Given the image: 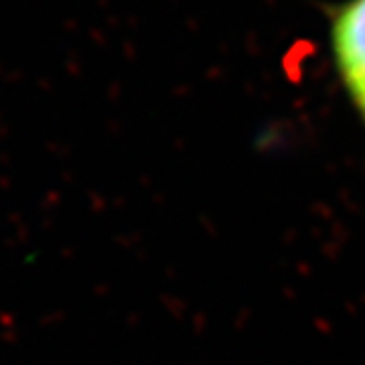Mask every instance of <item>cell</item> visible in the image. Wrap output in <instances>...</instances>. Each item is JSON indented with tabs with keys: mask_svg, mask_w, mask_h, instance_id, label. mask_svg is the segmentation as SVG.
I'll use <instances>...</instances> for the list:
<instances>
[{
	"mask_svg": "<svg viewBox=\"0 0 365 365\" xmlns=\"http://www.w3.org/2000/svg\"><path fill=\"white\" fill-rule=\"evenodd\" d=\"M329 41L341 83L365 122V0H343L333 6Z\"/></svg>",
	"mask_w": 365,
	"mask_h": 365,
	"instance_id": "6da1fadb",
	"label": "cell"
}]
</instances>
